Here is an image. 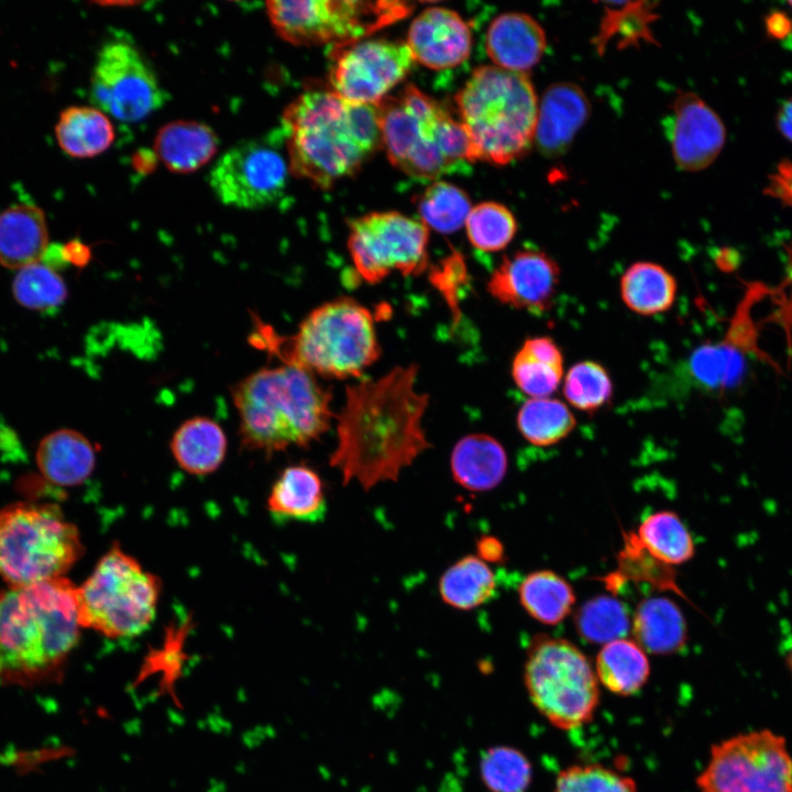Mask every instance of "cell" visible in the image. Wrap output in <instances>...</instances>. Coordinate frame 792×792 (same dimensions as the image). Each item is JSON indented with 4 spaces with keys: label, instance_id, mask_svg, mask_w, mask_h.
Segmentation results:
<instances>
[{
    "label": "cell",
    "instance_id": "cell-1",
    "mask_svg": "<svg viewBox=\"0 0 792 792\" xmlns=\"http://www.w3.org/2000/svg\"><path fill=\"white\" fill-rule=\"evenodd\" d=\"M418 366H396L375 380L349 385L336 415L338 442L331 466L343 484L370 490L396 481L402 470L431 447L422 428L429 396L416 389Z\"/></svg>",
    "mask_w": 792,
    "mask_h": 792
},
{
    "label": "cell",
    "instance_id": "cell-2",
    "mask_svg": "<svg viewBox=\"0 0 792 792\" xmlns=\"http://www.w3.org/2000/svg\"><path fill=\"white\" fill-rule=\"evenodd\" d=\"M77 587L66 578L0 592V681L23 688L58 681L78 644Z\"/></svg>",
    "mask_w": 792,
    "mask_h": 792
},
{
    "label": "cell",
    "instance_id": "cell-3",
    "mask_svg": "<svg viewBox=\"0 0 792 792\" xmlns=\"http://www.w3.org/2000/svg\"><path fill=\"white\" fill-rule=\"evenodd\" d=\"M290 172L320 188L353 175L382 145L377 106L312 89L285 109L280 130Z\"/></svg>",
    "mask_w": 792,
    "mask_h": 792
},
{
    "label": "cell",
    "instance_id": "cell-4",
    "mask_svg": "<svg viewBox=\"0 0 792 792\" xmlns=\"http://www.w3.org/2000/svg\"><path fill=\"white\" fill-rule=\"evenodd\" d=\"M231 394L242 446L267 454L292 444L308 447L333 417L330 391L314 373L292 364L253 372Z\"/></svg>",
    "mask_w": 792,
    "mask_h": 792
},
{
    "label": "cell",
    "instance_id": "cell-5",
    "mask_svg": "<svg viewBox=\"0 0 792 792\" xmlns=\"http://www.w3.org/2000/svg\"><path fill=\"white\" fill-rule=\"evenodd\" d=\"M455 101L473 162L506 165L535 143L539 101L528 74L480 66Z\"/></svg>",
    "mask_w": 792,
    "mask_h": 792
},
{
    "label": "cell",
    "instance_id": "cell-6",
    "mask_svg": "<svg viewBox=\"0 0 792 792\" xmlns=\"http://www.w3.org/2000/svg\"><path fill=\"white\" fill-rule=\"evenodd\" d=\"M377 110L388 160L408 176L435 180L473 162L460 121L416 86L386 97Z\"/></svg>",
    "mask_w": 792,
    "mask_h": 792
},
{
    "label": "cell",
    "instance_id": "cell-7",
    "mask_svg": "<svg viewBox=\"0 0 792 792\" xmlns=\"http://www.w3.org/2000/svg\"><path fill=\"white\" fill-rule=\"evenodd\" d=\"M256 338L285 364L339 380L361 377L382 352L372 312L346 297L311 310L289 338L268 333L265 328Z\"/></svg>",
    "mask_w": 792,
    "mask_h": 792
},
{
    "label": "cell",
    "instance_id": "cell-8",
    "mask_svg": "<svg viewBox=\"0 0 792 792\" xmlns=\"http://www.w3.org/2000/svg\"><path fill=\"white\" fill-rule=\"evenodd\" d=\"M82 550L78 529L55 505L20 502L0 510V576L10 587L64 578Z\"/></svg>",
    "mask_w": 792,
    "mask_h": 792
},
{
    "label": "cell",
    "instance_id": "cell-9",
    "mask_svg": "<svg viewBox=\"0 0 792 792\" xmlns=\"http://www.w3.org/2000/svg\"><path fill=\"white\" fill-rule=\"evenodd\" d=\"M160 593V579L114 544L77 587L81 627L112 639L135 637L152 624Z\"/></svg>",
    "mask_w": 792,
    "mask_h": 792
},
{
    "label": "cell",
    "instance_id": "cell-10",
    "mask_svg": "<svg viewBox=\"0 0 792 792\" xmlns=\"http://www.w3.org/2000/svg\"><path fill=\"white\" fill-rule=\"evenodd\" d=\"M595 671L564 638L537 636L527 650L524 683L536 710L554 727L571 730L592 721L600 703Z\"/></svg>",
    "mask_w": 792,
    "mask_h": 792
},
{
    "label": "cell",
    "instance_id": "cell-11",
    "mask_svg": "<svg viewBox=\"0 0 792 792\" xmlns=\"http://www.w3.org/2000/svg\"><path fill=\"white\" fill-rule=\"evenodd\" d=\"M398 1L272 0L266 12L278 35L297 45L344 44L405 16Z\"/></svg>",
    "mask_w": 792,
    "mask_h": 792
},
{
    "label": "cell",
    "instance_id": "cell-12",
    "mask_svg": "<svg viewBox=\"0 0 792 792\" xmlns=\"http://www.w3.org/2000/svg\"><path fill=\"white\" fill-rule=\"evenodd\" d=\"M695 783L701 792H792L787 740L761 729L714 744Z\"/></svg>",
    "mask_w": 792,
    "mask_h": 792
},
{
    "label": "cell",
    "instance_id": "cell-13",
    "mask_svg": "<svg viewBox=\"0 0 792 792\" xmlns=\"http://www.w3.org/2000/svg\"><path fill=\"white\" fill-rule=\"evenodd\" d=\"M428 228L397 211L371 212L349 222L348 249L355 270L367 283L394 272L404 276L428 266Z\"/></svg>",
    "mask_w": 792,
    "mask_h": 792
},
{
    "label": "cell",
    "instance_id": "cell-14",
    "mask_svg": "<svg viewBox=\"0 0 792 792\" xmlns=\"http://www.w3.org/2000/svg\"><path fill=\"white\" fill-rule=\"evenodd\" d=\"M90 99L116 120L136 123L161 109L167 94L150 62L134 45L110 41L97 54Z\"/></svg>",
    "mask_w": 792,
    "mask_h": 792
},
{
    "label": "cell",
    "instance_id": "cell-15",
    "mask_svg": "<svg viewBox=\"0 0 792 792\" xmlns=\"http://www.w3.org/2000/svg\"><path fill=\"white\" fill-rule=\"evenodd\" d=\"M276 136L239 142L226 151L209 173L218 200L229 207L255 210L277 202L285 194L290 172Z\"/></svg>",
    "mask_w": 792,
    "mask_h": 792
},
{
    "label": "cell",
    "instance_id": "cell-16",
    "mask_svg": "<svg viewBox=\"0 0 792 792\" xmlns=\"http://www.w3.org/2000/svg\"><path fill=\"white\" fill-rule=\"evenodd\" d=\"M414 62L405 42L373 38L336 45L329 72L332 91L354 103L377 106Z\"/></svg>",
    "mask_w": 792,
    "mask_h": 792
},
{
    "label": "cell",
    "instance_id": "cell-17",
    "mask_svg": "<svg viewBox=\"0 0 792 792\" xmlns=\"http://www.w3.org/2000/svg\"><path fill=\"white\" fill-rule=\"evenodd\" d=\"M560 274L558 263L550 255L527 248L504 256L486 288L501 304L539 316L551 308Z\"/></svg>",
    "mask_w": 792,
    "mask_h": 792
},
{
    "label": "cell",
    "instance_id": "cell-18",
    "mask_svg": "<svg viewBox=\"0 0 792 792\" xmlns=\"http://www.w3.org/2000/svg\"><path fill=\"white\" fill-rule=\"evenodd\" d=\"M669 121L671 151L681 169L698 172L717 158L726 141V129L701 97L689 91L680 94Z\"/></svg>",
    "mask_w": 792,
    "mask_h": 792
},
{
    "label": "cell",
    "instance_id": "cell-19",
    "mask_svg": "<svg viewBox=\"0 0 792 792\" xmlns=\"http://www.w3.org/2000/svg\"><path fill=\"white\" fill-rule=\"evenodd\" d=\"M414 61L443 70L462 64L470 55L472 34L454 11L431 7L411 22L407 42Z\"/></svg>",
    "mask_w": 792,
    "mask_h": 792
},
{
    "label": "cell",
    "instance_id": "cell-20",
    "mask_svg": "<svg viewBox=\"0 0 792 792\" xmlns=\"http://www.w3.org/2000/svg\"><path fill=\"white\" fill-rule=\"evenodd\" d=\"M590 114V101L575 84L557 82L538 103L535 144L548 157L563 154Z\"/></svg>",
    "mask_w": 792,
    "mask_h": 792
},
{
    "label": "cell",
    "instance_id": "cell-21",
    "mask_svg": "<svg viewBox=\"0 0 792 792\" xmlns=\"http://www.w3.org/2000/svg\"><path fill=\"white\" fill-rule=\"evenodd\" d=\"M546 46L542 26L521 12L496 16L485 35V50L494 66L510 72L527 74L541 59Z\"/></svg>",
    "mask_w": 792,
    "mask_h": 792
},
{
    "label": "cell",
    "instance_id": "cell-22",
    "mask_svg": "<svg viewBox=\"0 0 792 792\" xmlns=\"http://www.w3.org/2000/svg\"><path fill=\"white\" fill-rule=\"evenodd\" d=\"M35 460L41 474L50 483L76 486L92 473L96 450L82 433L73 429H59L41 440Z\"/></svg>",
    "mask_w": 792,
    "mask_h": 792
},
{
    "label": "cell",
    "instance_id": "cell-23",
    "mask_svg": "<svg viewBox=\"0 0 792 792\" xmlns=\"http://www.w3.org/2000/svg\"><path fill=\"white\" fill-rule=\"evenodd\" d=\"M48 248L47 226L38 207L16 205L0 213V265L18 271L41 261Z\"/></svg>",
    "mask_w": 792,
    "mask_h": 792
},
{
    "label": "cell",
    "instance_id": "cell-24",
    "mask_svg": "<svg viewBox=\"0 0 792 792\" xmlns=\"http://www.w3.org/2000/svg\"><path fill=\"white\" fill-rule=\"evenodd\" d=\"M219 139L211 127L194 120H177L162 127L154 140V151L167 169L193 173L217 153Z\"/></svg>",
    "mask_w": 792,
    "mask_h": 792
},
{
    "label": "cell",
    "instance_id": "cell-25",
    "mask_svg": "<svg viewBox=\"0 0 792 792\" xmlns=\"http://www.w3.org/2000/svg\"><path fill=\"white\" fill-rule=\"evenodd\" d=\"M454 481L472 492H486L505 477L508 459L504 447L485 433H472L460 439L451 453Z\"/></svg>",
    "mask_w": 792,
    "mask_h": 792
},
{
    "label": "cell",
    "instance_id": "cell-26",
    "mask_svg": "<svg viewBox=\"0 0 792 792\" xmlns=\"http://www.w3.org/2000/svg\"><path fill=\"white\" fill-rule=\"evenodd\" d=\"M267 507L278 519L307 522L323 519L327 501L321 479L306 465L286 468L272 487Z\"/></svg>",
    "mask_w": 792,
    "mask_h": 792
},
{
    "label": "cell",
    "instance_id": "cell-27",
    "mask_svg": "<svg viewBox=\"0 0 792 792\" xmlns=\"http://www.w3.org/2000/svg\"><path fill=\"white\" fill-rule=\"evenodd\" d=\"M635 641L645 652L672 654L684 648L688 625L678 605L667 597L641 601L631 620Z\"/></svg>",
    "mask_w": 792,
    "mask_h": 792
},
{
    "label": "cell",
    "instance_id": "cell-28",
    "mask_svg": "<svg viewBox=\"0 0 792 792\" xmlns=\"http://www.w3.org/2000/svg\"><path fill=\"white\" fill-rule=\"evenodd\" d=\"M564 375L563 354L549 337L524 341L512 362V377L530 398L550 397Z\"/></svg>",
    "mask_w": 792,
    "mask_h": 792
},
{
    "label": "cell",
    "instance_id": "cell-29",
    "mask_svg": "<svg viewBox=\"0 0 792 792\" xmlns=\"http://www.w3.org/2000/svg\"><path fill=\"white\" fill-rule=\"evenodd\" d=\"M170 450L183 470L195 475H206L216 471L224 460L227 437L215 420L194 417L184 421L174 432Z\"/></svg>",
    "mask_w": 792,
    "mask_h": 792
},
{
    "label": "cell",
    "instance_id": "cell-30",
    "mask_svg": "<svg viewBox=\"0 0 792 792\" xmlns=\"http://www.w3.org/2000/svg\"><path fill=\"white\" fill-rule=\"evenodd\" d=\"M620 298L639 316H654L669 310L675 301V277L662 265L640 261L632 263L620 277Z\"/></svg>",
    "mask_w": 792,
    "mask_h": 792
},
{
    "label": "cell",
    "instance_id": "cell-31",
    "mask_svg": "<svg viewBox=\"0 0 792 792\" xmlns=\"http://www.w3.org/2000/svg\"><path fill=\"white\" fill-rule=\"evenodd\" d=\"M55 133L61 148L76 158L103 153L116 138L110 118L100 109L87 106L66 108L59 116Z\"/></svg>",
    "mask_w": 792,
    "mask_h": 792
},
{
    "label": "cell",
    "instance_id": "cell-32",
    "mask_svg": "<svg viewBox=\"0 0 792 792\" xmlns=\"http://www.w3.org/2000/svg\"><path fill=\"white\" fill-rule=\"evenodd\" d=\"M594 669L601 684L620 696L639 692L650 675L646 652L635 640L627 638L603 645Z\"/></svg>",
    "mask_w": 792,
    "mask_h": 792
},
{
    "label": "cell",
    "instance_id": "cell-33",
    "mask_svg": "<svg viewBox=\"0 0 792 792\" xmlns=\"http://www.w3.org/2000/svg\"><path fill=\"white\" fill-rule=\"evenodd\" d=\"M689 374L706 391L723 392L739 384L746 371V359L739 341L728 336L719 343L698 346L688 362Z\"/></svg>",
    "mask_w": 792,
    "mask_h": 792
},
{
    "label": "cell",
    "instance_id": "cell-34",
    "mask_svg": "<svg viewBox=\"0 0 792 792\" xmlns=\"http://www.w3.org/2000/svg\"><path fill=\"white\" fill-rule=\"evenodd\" d=\"M519 602L537 622L553 626L570 615L575 594L571 584L550 570L534 571L518 587Z\"/></svg>",
    "mask_w": 792,
    "mask_h": 792
},
{
    "label": "cell",
    "instance_id": "cell-35",
    "mask_svg": "<svg viewBox=\"0 0 792 792\" xmlns=\"http://www.w3.org/2000/svg\"><path fill=\"white\" fill-rule=\"evenodd\" d=\"M496 590V580L488 564L476 556H466L441 575L439 591L448 605L472 609L488 602Z\"/></svg>",
    "mask_w": 792,
    "mask_h": 792
},
{
    "label": "cell",
    "instance_id": "cell-36",
    "mask_svg": "<svg viewBox=\"0 0 792 792\" xmlns=\"http://www.w3.org/2000/svg\"><path fill=\"white\" fill-rule=\"evenodd\" d=\"M636 535L654 558L670 566L685 563L694 557L693 538L672 510L650 514L641 521Z\"/></svg>",
    "mask_w": 792,
    "mask_h": 792
},
{
    "label": "cell",
    "instance_id": "cell-37",
    "mask_svg": "<svg viewBox=\"0 0 792 792\" xmlns=\"http://www.w3.org/2000/svg\"><path fill=\"white\" fill-rule=\"evenodd\" d=\"M520 435L538 447L556 444L575 428L576 419L568 405L551 397L529 398L517 414Z\"/></svg>",
    "mask_w": 792,
    "mask_h": 792
},
{
    "label": "cell",
    "instance_id": "cell-38",
    "mask_svg": "<svg viewBox=\"0 0 792 792\" xmlns=\"http://www.w3.org/2000/svg\"><path fill=\"white\" fill-rule=\"evenodd\" d=\"M656 16L649 2H604V15L594 40L597 52L603 53L613 38L625 47L641 41L652 42L650 25Z\"/></svg>",
    "mask_w": 792,
    "mask_h": 792
},
{
    "label": "cell",
    "instance_id": "cell-39",
    "mask_svg": "<svg viewBox=\"0 0 792 792\" xmlns=\"http://www.w3.org/2000/svg\"><path fill=\"white\" fill-rule=\"evenodd\" d=\"M574 624L582 639L600 645L625 638L631 625L626 605L608 595L586 601L576 610Z\"/></svg>",
    "mask_w": 792,
    "mask_h": 792
},
{
    "label": "cell",
    "instance_id": "cell-40",
    "mask_svg": "<svg viewBox=\"0 0 792 792\" xmlns=\"http://www.w3.org/2000/svg\"><path fill=\"white\" fill-rule=\"evenodd\" d=\"M479 772L490 792H526L532 781V766L517 748L499 745L480 756Z\"/></svg>",
    "mask_w": 792,
    "mask_h": 792
},
{
    "label": "cell",
    "instance_id": "cell-41",
    "mask_svg": "<svg viewBox=\"0 0 792 792\" xmlns=\"http://www.w3.org/2000/svg\"><path fill=\"white\" fill-rule=\"evenodd\" d=\"M12 294L23 307L52 311L67 298V287L54 265L41 260L18 270L12 280Z\"/></svg>",
    "mask_w": 792,
    "mask_h": 792
},
{
    "label": "cell",
    "instance_id": "cell-42",
    "mask_svg": "<svg viewBox=\"0 0 792 792\" xmlns=\"http://www.w3.org/2000/svg\"><path fill=\"white\" fill-rule=\"evenodd\" d=\"M468 195L447 182H435L419 197L418 212L421 222L441 233H452L468 219L471 211Z\"/></svg>",
    "mask_w": 792,
    "mask_h": 792
},
{
    "label": "cell",
    "instance_id": "cell-43",
    "mask_svg": "<svg viewBox=\"0 0 792 792\" xmlns=\"http://www.w3.org/2000/svg\"><path fill=\"white\" fill-rule=\"evenodd\" d=\"M562 391L572 407L592 414L610 402L614 385L601 363L585 360L570 367L564 376Z\"/></svg>",
    "mask_w": 792,
    "mask_h": 792
},
{
    "label": "cell",
    "instance_id": "cell-44",
    "mask_svg": "<svg viewBox=\"0 0 792 792\" xmlns=\"http://www.w3.org/2000/svg\"><path fill=\"white\" fill-rule=\"evenodd\" d=\"M471 244L485 252L505 249L517 232L513 212L498 202H481L473 207L465 221Z\"/></svg>",
    "mask_w": 792,
    "mask_h": 792
},
{
    "label": "cell",
    "instance_id": "cell-45",
    "mask_svg": "<svg viewBox=\"0 0 792 792\" xmlns=\"http://www.w3.org/2000/svg\"><path fill=\"white\" fill-rule=\"evenodd\" d=\"M618 573L622 579H630L651 584L654 587L685 598L676 583L672 566L654 558L640 542L636 532H625L623 548L617 557Z\"/></svg>",
    "mask_w": 792,
    "mask_h": 792
},
{
    "label": "cell",
    "instance_id": "cell-46",
    "mask_svg": "<svg viewBox=\"0 0 792 792\" xmlns=\"http://www.w3.org/2000/svg\"><path fill=\"white\" fill-rule=\"evenodd\" d=\"M553 792H638L635 780L598 763L573 765L557 777Z\"/></svg>",
    "mask_w": 792,
    "mask_h": 792
},
{
    "label": "cell",
    "instance_id": "cell-47",
    "mask_svg": "<svg viewBox=\"0 0 792 792\" xmlns=\"http://www.w3.org/2000/svg\"><path fill=\"white\" fill-rule=\"evenodd\" d=\"M765 194L792 207V161L784 158L777 165L768 177Z\"/></svg>",
    "mask_w": 792,
    "mask_h": 792
},
{
    "label": "cell",
    "instance_id": "cell-48",
    "mask_svg": "<svg viewBox=\"0 0 792 792\" xmlns=\"http://www.w3.org/2000/svg\"><path fill=\"white\" fill-rule=\"evenodd\" d=\"M766 34L773 40L784 41L792 36V18L781 10H773L765 18Z\"/></svg>",
    "mask_w": 792,
    "mask_h": 792
},
{
    "label": "cell",
    "instance_id": "cell-49",
    "mask_svg": "<svg viewBox=\"0 0 792 792\" xmlns=\"http://www.w3.org/2000/svg\"><path fill=\"white\" fill-rule=\"evenodd\" d=\"M479 558L485 562H499L504 557L502 542L495 537L483 536L476 542Z\"/></svg>",
    "mask_w": 792,
    "mask_h": 792
},
{
    "label": "cell",
    "instance_id": "cell-50",
    "mask_svg": "<svg viewBox=\"0 0 792 792\" xmlns=\"http://www.w3.org/2000/svg\"><path fill=\"white\" fill-rule=\"evenodd\" d=\"M776 127L781 135L792 143V97L785 99L776 114Z\"/></svg>",
    "mask_w": 792,
    "mask_h": 792
},
{
    "label": "cell",
    "instance_id": "cell-51",
    "mask_svg": "<svg viewBox=\"0 0 792 792\" xmlns=\"http://www.w3.org/2000/svg\"><path fill=\"white\" fill-rule=\"evenodd\" d=\"M61 250L63 258L75 265H85L90 257L89 249L79 241L69 242L67 245L62 246Z\"/></svg>",
    "mask_w": 792,
    "mask_h": 792
},
{
    "label": "cell",
    "instance_id": "cell-52",
    "mask_svg": "<svg viewBox=\"0 0 792 792\" xmlns=\"http://www.w3.org/2000/svg\"><path fill=\"white\" fill-rule=\"evenodd\" d=\"M784 662L792 675V627L783 639Z\"/></svg>",
    "mask_w": 792,
    "mask_h": 792
},
{
    "label": "cell",
    "instance_id": "cell-53",
    "mask_svg": "<svg viewBox=\"0 0 792 792\" xmlns=\"http://www.w3.org/2000/svg\"><path fill=\"white\" fill-rule=\"evenodd\" d=\"M788 4L792 8V1H789Z\"/></svg>",
    "mask_w": 792,
    "mask_h": 792
}]
</instances>
